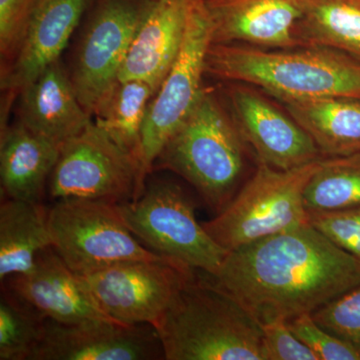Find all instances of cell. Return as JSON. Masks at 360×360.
Instances as JSON below:
<instances>
[{
    "label": "cell",
    "mask_w": 360,
    "mask_h": 360,
    "mask_svg": "<svg viewBox=\"0 0 360 360\" xmlns=\"http://www.w3.org/2000/svg\"><path fill=\"white\" fill-rule=\"evenodd\" d=\"M207 276L262 324L314 314L354 290L360 260L309 222L229 251Z\"/></svg>",
    "instance_id": "6da1fadb"
},
{
    "label": "cell",
    "mask_w": 360,
    "mask_h": 360,
    "mask_svg": "<svg viewBox=\"0 0 360 360\" xmlns=\"http://www.w3.org/2000/svg\"><path fill=\"white\" fill-rule=\"evenodd\" d=\"M165 359L150 324L124 326L110 319L65 324L47 319L44 340L32 360Z\"/></svg>",
    "instance_id": "4fadbf2b"
},
{
    "label": "cell",
    "mask_w": 360,
    "mask_h": 360,
    "mask_svg": "<svg viewBox=\"0 0 360 360\" xmlns=\"http://www.w3.org/2000/svg\"><path fill=\"white\" fill-rule=\"evenodd\" d=\"M311 213L343 212L360 207V153L322 158L303 193Z\"/></svg>",
    "instance_id": "cb8c5ba5"
},
{
    "label": "cell",
    "mask_w": 360,
    "mask_h": 360,
    "mask_svg": "<svg viewBox=\"0 0 360 360\" xmlns=\"http://www.w3.org/2000/svg\"><path fill=\"white\" fill-rule=\"evenodd\" d=\"M148 175L141 163L92 122L63 143L49 181L54 200H103L122 205L139 198Z\"/></svg>",
    "instance_id": "ba28073f"
},
{
    "label": "cell",
    "mask_w": 360,
    "mask_h": 360,
    "mask_svg": "<svg viewBox=\"0 0 360 360\" xmlns=\"http://www.w3.org/2000/svg\"><path fill=\"white\" fill-rule=\"evenodd\" d=\"M89 4V0H40L18 56L1 72V89L13 97L59 60Z\"/></svg>",
    "instance_id": "e0dca14e"
},
{
    "label": "cell",
    "mask_w": 360,
    "mask_h": 360,
    "mask_svg": "<svg viewBox=\"0 0 360 360\" xmlns=\"http://www.w3.org/2000/svg\"><path fill=\"white\" fill-rule=\"evenodd\" d=\"M51 246L77 276L122 262L158 259L127 226L120 205L65 198L49 210Z\"/></svg>",
    "instance_id": "52a82bcc"
},
{
    "label": "cell",
    "mask_w": 360,
    "mask_h": 360,
    "mask_svg": "<svg viewBox=\"0 0 360 360\" xmlns=\"http://www.w3.org/2000/svg\"><path fill=\"white\" fill-rule=\"evenodd\" d=\"M20 96V122L60 148L94 122L59 60L25 85Z\"/></svg>",
    "instance_id": "ac0fdd59"
},
{
    "label": "cell",
    "mask_w": 360,
    "mask_h": 360,
    "mask_svg": "<svg viewBox=\"0 0 360 360\" xmlns=\"http://www.w3.org/2000/svg\"><path fill=\"white\" fill-rule=\"evenodd\" d=\"M296 338L312 350L319 360H360V352L347 341L321 328L312 314L288 321Z\"/></svg>",
    "instance_id": "83f0119b"
},
{
    "label": "cell",
    "mask_w": 360,
    "mask_h": 360,
    "mask_svg": "<svg viewBox=\"0 0 360 360\" xmlns=\"http://www.w3.org/2000/svg\"><path fill=\"white\" fill-rule=\"evenodd\" d=\"M47 319L2 288L0 296V360H32L44 340Z\"/></svg>",
    "instance_id": "d4e9b609"
},
{
    "label": "cell",
    "mask_w": 360,
    "mask_h": 360,
    "mask_svg": "<svg viewBox=\"0 0 360 360\" xmlns=\"http://www.w3.org/2000/svg\"><path fill=\"white\" fill-rule=\"evenodd\" d=\"M298 46H321L360 61V0H304Z\"/></svg>",
    "instance_id": "7402d4cb"
},
{
    "label": "cell",
    "mask_w": 360,
    "mask_h": 360,
    "mask_svg": "<svg viewBox=\"0 0 360 360\" xmlns=\"http://www.w3.org/2000/svg\"><path fill=\"white\" fill-rule=\"evenodd\" d=\"M227 84V108L257 163L288 170L323 158L295 118L262 90L241 82Z\"/></svg>",
    "instance_id": "7c38bea8"
},
{
    "label": "cell",
    "mask_w": 360,
    "mask_h": 360,
    "mask_svg": "<svg viewBox=\"0 0 360 360\" xmlns=\"http://www.w3.org/2000/svg\"><path fill=\"white\" fill-rule=\"evenodd\" d=\"M120 210L142 245L188 269L214 276L229 253L198 221L193 200L174 182H151Z\"/></svg>",
    "instance_id": "8992f818"
},
{
    "label": "cell",
    "mask_w": 360,
    "mask_h": 360,
    "mask_svg": "<svg viewBox=\"0 0 360 360\" xmlns=\"http://www.w3.org/2000/svg\"><path fill=\"white\" fill-rule=\"evenodd\" d=\"M60 146L34 134L20 122L1 130V194L9 200L41 202Z\"/></svg>",
    "instance_id": "d6986e66"
},
{
    "label": "cell",
    "mask_w": 360,
    "mask_h": 360,
    "mask_svg": "<svg viewBox=\"0 0 360 360\" xmlns=\"http://www.w3.org/2000/svg\"><path fill=\"white\" fill-rule=\"evenodd\" d=\"M155 328L167 360H265L260 324L198 272Z\"/></svg>",
    "instance_id": "3957f363"
},
{
    "label": "cell",
    "mask_w": 360,
    "mask_h": 360,
    "mask_svg": "<svg viewBox=\"0 0 360 360\" xmlns=\"http://www.w3.org/2000/svg\"><path fill=\"white\" fill-rule=\"evenodd\" d=\"M321 158L288 170L257 163L224 212L202 222L205 231L231 251L309 224L303 193Z\"/></svg>",
    "instance_id": "5b68a950"
},
{
    "label": "cell",
    "mask_w": 360,
    "mask_h": 360,
    "mask_svg": "<svg viewBox=\"0 0 360 360\" xmlns=\"http://www.w3.org/2000/svg\"><path fill=\"white\" fill-rule=\"evenodd\" d=\"M212 44L297 47L304 0H205Z\"/></svg>",
    "instance_id": "5bb4252c"
},
{
    "label": "cell",
    "mask_w": 360,
    "mask_h": 360,
    "mask_svg": "<svg viewBox=\"0 0 360 360\" xmlns=\"http://www.w3.org/2000/svg\"><path fill=\"white\" fill-rule=\"evenodd\" d=\"M309 222L340 248L360 260V207L343 212L311 213Z\"/></svg>",
    "instance_id": "f1b7e54d"
},
{
    "label": "cell",
    "mask_w": 360,
    "mask_h": 360,
    "mask_svg": "<svg viewBox=\"0 0 360 360\" xmlns=\"http://www.w3.org/2000/svg\"><path fill=\"white\" fill-rule=\"evenodd\" d=\"M51 246L49 210L42 202L9 200L0 205V283L32 269Z\"/></svg>",
    "instance_id": "44dd1931"
},
{
    "label": "cell",
    "mask_w": 360,
    "mask_h": 360,
    "mask_svg": "<svg viewBox=\"0 0 360 360\" xmlns=\"http://www.w3.org/2000/svg\"><path fill=\"white\" fill-rule=\"evenodd\" d=\"M265 360H319L290 330L288 321L276 319L260 324Z\"/></svg>",
    "instance_id": "f546056e"
},
{
    "label": "cell",
    "mask_w": 360,
    "mask_h": 360,
    "mask_svg": "<svg viewBox=\"0 0 360 360\" xmlns=\"http://www.w3.org/2000/svg\"><path fill=\"white\" fill-rule=\"evenodd\" d=\"M226 106L213 90L203 89L153 168L184 177L215 214L224 212L245 184L250 149Z\"/></svg>",
    "instance_id": "277c9868"
},
{
    "label": "cell",
    "mask_w": 360,
    "mask_h": 360,
    "mask_svg": "<svg viewBox=\"0 0 360 360\" xmlns=\"http://www.w3.org/2000/svg\"><path fill=\"white\" fill-rule=\"evenodd\" d=\"M156 92L150 84L141 80H118L94 115L97 127L131 153L141 165L142 129Z\"/></svg>",
    "instance_id": "603a6c76"
},
{
    "label": "cell",
    "mask_w": 360,
    "mask_h": 360,
    "mask_svg": "<svg viewBox=\"0 0 360 360\" xmlns=\"http://www.w3.org/2000/svg\"><path fill=\"white\" fill-rule=\"evenodd\" d=\"M186 32L179 56L149 105L142 129V165L146 175L168 139L198 103L206 56L212 45V21L205 0H186Z\"/></svg>",
    "instance_id": "30bf717a"
},
{
    "label": "cell",
    "mask_w": 360,
    "mask_h": 360,
    "mask_svg": "<svg viewBox=\"0 0 360 360\" xmlns=\"http://www.w3.org/2000/svg\"><path fill=\"white\" fill-rule=\"evenodd\" d=\"M1 288L11 290L49 321L71 324L110 319L52 246L40 251L32 269L8 277Z\"/></svg>",
    "instance_id": "9a60e30c"
},
{
    "label": "cell",
    "mask_w": 360,
    "mask_h": 360,
    "mask_svg": "<svg viewBox=\"0 0 360 360\" xmlns=\"http://www.w3.org/2000/svg\"><path fill=\"white\" fill-rule=\"evenodd\" d=\"M186 14V0H149L125 56L120 80H141L158 91L179 56Z\"/></svg>",
    "instance_id": "2e32d148"
},
{
    "label": "cell",
    "mask_w": 360,
    "mask_h": 360,
    "mask_svg": "<svg viewBox=\"0 0 360 360\" xmlns=\"http://www.w3.org/2000/svg\"><path fill=\"white\" fill-rule=\"evenodd\" d=\"M323 158L360 153V99L328 96L281 103Z\"/></svg>",
    "instance_id": "ffe728a7"
},
{
    "label": "cell",
    "mask_w": 360,
    "mask_h": 360,
    "mask_svg": "<svg viewBox=\"0 0 360 360\" xmlns=\"http://www.w3.org/2000/svg\"><path fill=\"white\" fill-rule=\"evenodd\" d=\"M40 0H0V58L1 72L13 63Z\"/></svg>",
    "instance_id": "484cf974"
},
{
    "label": "cell",
    "mask_w": 360,
    "mask_h": 360,
    "mask_svg": "<svg viewBox=\"0 0 360 360\" xmlns=\"http://www.w3.org/2000/svg\"><path fill=\"white\" fill-rule=\"evenodd\" d=\"M196 270L161 257L122 262L79 277L98 309L124 324L158 326Z\"/></svg>",
    "instance_id": "9c48e42d"
},
{
    "label": "cell",
    "mask_w": 360,
    "mask_h": 360,
    "mask_svg": "<svg viewBox=\"0 0 360 360\" xmlns=\"http://www.w3.org/2000/svg\"><path fill=\"white\" fill-rule=\"evenodd\" d=\"M312 316L321 328L360 352V285L326 303Z\"/></svg>",
    "instance_id": "4316f807"
},
{
    "label": "cell",
    "mask_w": 360,
    "mask_h": 360,
    "mask_svg": "<svg viewBox=\"0 0 360 360\" xmlns=\"http://www.w3.org/2000/svg\"><path fill=\"white\" fill-rule=\"evenodd\" d=\"M148 4L149 0H103L87 26L70 77L78 99L92 117L120 80Z\"/></svg>",
    "instance_id": "8fae6325"
},
{
    "label": "cell",
    "mask_w": 360,
    "mask_h": 360,
    "mask_svg": "<svg viewBox=\"0 0 360 360\" xmlns=\"http://www.w3.org/2000/svg\"><path fill=\"white\" fill-rule=\"evenodd\" d=\"M205 71L225 82L252 85L281 103L328 96L360 99V61L328 47L212 44Z\"/></svg>",
    "instance_id": "7a4b0ae2"
}]
</instances>
